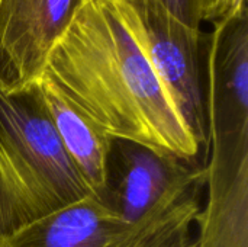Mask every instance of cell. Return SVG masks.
I'll list each match as a JSON object with an SVG mask.
<instances>
[{
  "instance_id": "obj_9",
  "label": "cell",
  "mask_w": 248,
  "mask_h": 247,
  "mask_svg": "<svg viewBox=\"0 0 248 247\" xmlns=\"http://www.w3.org/2000/svg\"><path fill=\"white\" fill-rule=\"evenodd\" d=\"M202 22H217L221 17L247 6V0H199Z\"/></svg>"
},
{
  "instance_id": "obj_10",
  "label": "cell",
  "mask_w": 248,
  "mask_h": 247,
  "mask_svg": "<svg viewBox=\"0 0 248 247\" xmlns=\"http://www.w3.org/2000/svg\"><path fill=\"white\" fill-rule=\"evenodd\" d=\"M179 247H198V245H196V242H189L187 245H185V246H179Z\"/></svg>"
},
{
  "instance_id": "obj_7",
  "label": "cell",
  "mask_w": 248,
  "mask_h": 247,
  "mask_svg": "<svg viewBox=\"0 0 248 247\" xmlns=\"http://www.w3.org/2000/svg\"><path fill=\"white\" fill-rule=\"evenodd\" d=\"M54 130L93 195L103 194L106 165L113 138L80 109L48 76L35 83Z\"/></svg>"
},
{
  "instance_id": "obj_3",
  "label": "cell",
  "mask_w": 248,
  "mask_h": 247,
  "mask_svg": "<svg viewBox=\"0 0 248 247\" xmlns=\"http://www.w3.org/2000/svg\"><path fill=\"white\" fill-rule=\"evenodd\" d=\"M206 167L126 140L112 141L99 199L129 229L134 247L187 245Z\"/></svg>"
},
{
  "instance_id": "obj_1",
  "label": "cell",
  "mask_w": 248,
  "mask_h": 247,
  "mask_svg": "<svg viewBox=\"0 0 248 247\" xmlns=\"http://www.w3.org/2000/svg\"><path fill=\"white\" fill-rule=\"evenodd\" d=\"M44 74L112 138L196 162L199 141L113 0H81Z\"/></svg>"
},
{
  "instance_id": "obj_2",
  "label": "cell",
  "mask_w": 248,
  "mask_h": 247,
  "mask_svg": "<svg viewBox=\"0 0 248 247\" xmlns=\"http://www.w3.org/2000/svg\"><path fill=\"white\" fill-rule=\"evenodd\" d=\"M89 195L35 84L9 90L0 77V234Z\"/></svg>"
},
{
  "instance_id": "obj_11",
  "label": "cell",
  "mask_w": 248,
  "mask_h": 247,
  "mask_svg": "<svg viewBox=\"0 0 248 247\" xmlns=\"http://www.w3.org/2000/svg\"><path fill=\"white\" fill-rule=\"evenodd\" d=\"M0 247H4V237L0 234Z\"/></svg>"
},
{
  "instance_id": "obj_8",
  "label": "cell",
  "mask_w": 248,
  "mask_h": 247,
  "mask_svg": "<svg viewBox=\"0 0 248 247\" xmlns=\"http://www.w3.org/2000/svg\"><path fill=\"white\" fill-rule=\"evenodd\" d=\"M173 16L189 26L201 28L202 16L199 0H158Z\"/></svg>"
},
{
  "instance_id": "obj_4",
  "label": "cell",
  "mask_w": 248,
  "mask_h": 247,
  "mask_svg": "<svg viewBox=\"0 0 248 247\" xmlns=\"http://www.w3.org/2000/svg\"><path fill=\"white\" fill-rule=\"evenodd\" d=\"M201 147L209 146L206 73L209 33L173 16L158 0H113Z\"/></svg>"
},
{
  "instance_id": "obj_6",
  "label": "cell",
  "mask_w": 248,
  "mask_h": 247,
  "mask_svg": "<svg viewBox=\"0 0 248 247\" xmlns=\"http://www.w3.org/2000/svg\"><path fill=\"white\" fill-rule=\"evenodd\" d=\"M4 247H134L129 229L89 195L4 237Z\"/></svg>"
},
{
  "instance_id": "obj_5",
  "label": "cell",
  "mask_w": 248,
  "mask_h": 247,
  "mask_svg": "<svg viewBox=\"0 0 248 247\" xmlns=\"http://www.w3.org/2000/svg\"><path fill=\"white\" fill-rule=\"evenodd\" d=\"M81 0H0V77L25 90L44 74L48 57Z\"/></svg>"
}]
</instances>
